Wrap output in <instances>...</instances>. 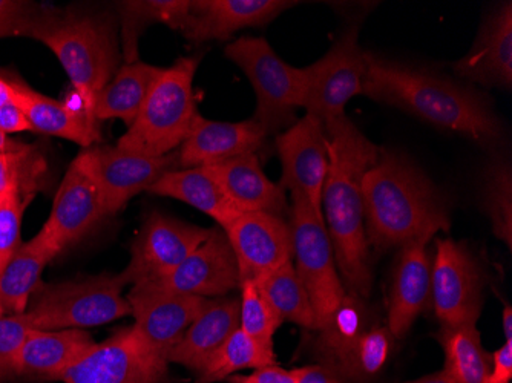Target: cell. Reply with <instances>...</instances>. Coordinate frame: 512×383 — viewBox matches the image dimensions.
<instances>
[{"label": "cell", "mask_w": 512, "mask_h": 383, "mask_svg": "<svg viewBox=\"0 0 512 383\" xmlns=\"http://www.w3.org/2000/svg\"><path fill=\"white\" fill-rule=\"evenodd\" d=\"M362 94L401 109L440 131L468 138L477 145H499L505 137L500 118L485 94L430 69L365 54Z\"/></svg>", "instance_id": "obj_1"}, {"label": "cell", "mask_w": 512, "mask_h": 383, "mask_svg": "<svg viewBox=\"0 0 512 383\" xmlns=\"http://www.w3.org/2000/svg\"><path fill=\"white\" fill-rule=\"evenodd\" d=\"M324 128L329 172L322 190V217L345 292L367 301L373 275L365 232L362 180L378 160L381 148L368 140L347 115Z\"/></svg>", "instance_id": "obj_2"}, {"label": "cell", "mask_w": 512, "mask_h": 383, "mask_svg": "<svg viewBox=\"0 0 512 383\" xmlns=\"http://www.w3.org/2000/svg\"><path fill=\"white\" fill-rule=\"evenodd\" d=\"M362 195L368 246L378 252L450 230L444 194L398 152L381 149L378 160L364 175Z\"/></svg>", "instance_id": "obj_3"}, {"label": "cell", "mask_w": 512, "mask_h": 383, "mask_svg": "<svg viewBox=\"0 0 512 383\" xmlns=\"http://www.w3.org/2000/svg\"><path fill=\"white\" fill-rule=\"evenodd\" d=\"M31 39L53 51L88 117L119 62L114 25L106 17L43 7Z\"/></svg>", "instance_id": "obj_4"}, {"label": "cell", "mask_w": 512, "mask_h": 383, "mask_svg": "<svg viewBox=\"0 0 512 383\" xmlns=\"http://www.w3.org/2000/svg\"><path fill=\"white\" fill-rule=\"evenodd\" d=\"M200 60L197 56L181 57L163 69L142 112L120 137L117 148L145 157H163L183 145L200 114L194 95Z\"/></svg>", "instance_id": "obj_5"}, {"label": "cell", "mask_w": 512, "mask_h": 383, "mask_svg": "<svg viewBox=\"0 0 512 383\" xmlns=\"http://www.w3.org/2000/svg\"><path fill=\"white\" fill-rule=\"evenodd\" d=\"M125 278L88 276L59 284H40L31 296L25 316L33 330H85L131 316L123 295Z\"/></svg>", "instance_id": "obj_6"}, {"label": "cell", "mask_w": 512, "mask_h": 383, "mask_svg": "<svg viewBox=\"0 0 512 383\" xmlns=\"http://www.w3.org/2000/svg\"><path fill=\"white\" fill-rule=\"evenodd\" d=\"M224 54L252 83L256 95L253 120L266 135L290 128L296 111L306 103V68L284 62L263 37H240L226 46Z\"/></svg>", "instance_id": "obj_7"}, {"label": "cell", "mask_w": 512, "mask_h": 383, "mask_svg": "<svg viewBox=\"0 0 512 383\" xmlns=\"http://www.w3.org/2000/svg\"><path fill=\"white\" fill-rule=\"evenodd\" d=\"M293 266L309 293L319 319V327L341 304L345 292L324 217L318 215L307 198L292 192Z\"/></svg>", "instance_id": "obj_8"}, {"label": "cell", "mask_w": 512, "mask_h": 383, "mask_svg": "<svg viewBox=\"0 0 512 383\" xmlns=\"http://www.w3.org/2000/svg\"><path fill=\"white\" fill-rule=\"evenodd\" d=\"M485 276L467 244L436 239L431 262V304L442 327L477 325L482 313Z\"/></svg>", "instance_id": "obj_9"}, {"label": "cell", "mask_w": 512, "mask_h": 383, "mask_svg": "<svg viewBox=\"0 0 512 383\" xmlns=\"http://www.w3.org/2000/svg\"><path fill=\"white\" fill-rule=\"evenodd\" d=\"M359 28L350 27L318 62L306 66L307 114L327 125L344 117L345 106L362 94L367 59L358 42Z\"/></svg>", "instance_id": "obj_10"}, {"label": "cell", "mask_w": 512, "mask_h": 383, "mask_svg": "<svg viewBox=\"0 0 512 383\" xmlns=\"http://www.w3.org/2000/svg\"><path fill=\"white\" fill-rule=\"evenodd\" d=\"M169 364L132 327L96 344L62 376L63 383H169Z\"/></svg>", "instance_id": "obj_11"}, {"label": "cell", "mask_w": 512, "mask_h": 383, "mask_svg": "<svg viewBox=\"0 0 512 383\" xmlns=\"http://www.w3.org/2000/svg\"><path fill=\"white\" fill-rule=\"evenodd\" d=\"M211 233L212 229L152 213L132 244L131 261L122 272L126 284H145L165 278Z\"/></svg>", "instance_id": "obj_12"}, {"label": "cell", "mask_w": 512, "mask_h": 383, "mask_svg": "<svg viewBox=\"0 0 512 383\" xmlns=\"http://www.w3.org/2000/svg\"><path fill=\"white\" fill-rule=\"evenodd\" d=\"M103 218H106L105 207L91 151L83 149L66 171L54 198L50 218L42 229L63 252L80 241Z\"/></svg>", "instance_id": "obj_13"}, {"label": "cell", "mask_w": 512, "mask_h": 383, "mask_svg": "<svg viewBox=\"0 0 512 383\" xmlns=\"http://www.w3.org/2000/svg\"><path fill=\"white\" fill-rule=\"evenodd\" d=\"M281 161L279 186L298 192L322 217V190L329 172V151L324 125L306 114L276 137Z\"/></svg>", "instance_id": "obj_14"}, {"label": "cell", "mask_w": 512, "mask_h": 383, "mask_svg": "<svg viewBox=\"0 0 512 383\" xmlns=\"http://www.w3.org/2000/svg\"><path fill=\"white\" fill-rule=\"evenodd\" d=\"M223 232L234 250L241 282H256L293 261L292 227L284 217L243 212Z\"/></svg>", "instance_id": "obj_15"}, {"label": "cell", "mask_w": 512, "mask_h": 383, "mask_svg": "<svg viewBox=\"0 0 512 383\" xmlns=\"http://www.w3.org/2000/svg\"><path fill=\"white\" fill-rule=\"evenodd\" d=\"M149 289L172 295L223 298L240 289V272L234 250L221 227L212 229L211 236L181 262L174 272L154 282H145Z\"/></svg>", "instance_id": "obj_16"}, {"label": "cell", "mask_w": 512, "mask_h": 383, "mask_svg": "<svg viewBox=\"0 0 512 383\" xmlns=\"http://www.w3.org/2000/svg\"><path fill=\"white\" fill-rule=\"evenodd\" d=\"M102 192L106 217L119 213L131 198L148 192L163 175L180 169L178 151L163 157H145L117 146L89 148Z\"/></svg>", "instance_id": "obj_17"}, {"label": "cell", "mask_w": 512, "mask_h": 383, "mask_svg": "<svg viewBox=\"0 0 512 383\" xmlns=\"http://www.w3.org/2000/svg\"><path fill=\"white\" fill-rule=\"evenodd\" d=\"M126 299L135 330L146 345L166 361L172 348L209 302L200 296L157 292L146 285H132Z\"/></svg>", "instance_id": "obj_18"}, {"label": "cell", "mask_w": 512, "mask_h": 383, "mask_svg": "<svg viewBox=\"0 0 512 383\" xmlns=\"http://www.w3.org/2000/svg\"><path fill=\"white\" fill-rule=\"evenodd\" d=\"M434 236L422 235L401 247L388 302L387 328L393 338H405L414 321L430 305L431 258L428 247Z\"/></svg>", "instance_id": "obj_19"}, {"label": "cell", "mask_w": 512, "mask_h": 383, "mask_svg": "<svg viewBox=\"0 0 512 383\" xmlns=\"http://www.w3.org/2000/svg\"><path fill=\"white\" fill-rule=\"evenodd\" d=\"M293 5L286 0H194L181 34L197 45L223 42L237 31L267 25Z\"/></svg>", "instance_id": "obj_20"}, {"label": "cell", "mask_w": 512, "mask_h": 383, "mask_svg": "<svg viewBox=\"0 0 512 383\" xmlns=\"http://www.w3.org/2000/svg\"><path fill=\"white\" fill-rule=\"evenodd\" d=\"M460 79L485 88L512 86V5H499L482 23L476 42L467 56L453 63Z\"/></svg>", "instance_id": "obj_21"}, {"label": "cell", "mask_w": 512, "mask_h": 383, "mask_svg": "<svg viewBox=\"0 0 512 383\" xmlns=\"http://www.w3.org/2000/svg\"><path fill=\"white\" fill-rule=\"evenodd\" d=\"M266 132L250 118L246 122H212L198 114L191 134L177 149L180 169L206 167L240 155L256 154Z\"/></svg>", "instance_id": "obj_22"}, {"label": "cell", "mask_w": 512, "mask_h": 383, "mask_svg": "<svg viewBox=\"0 0 512 383\" xmlns=\"http://www.w3.org/2000/svg\"><path fill=\"white\" fill-rule=\"evenodd\" d=\"M204 169L240 212H267L284 217L289 210L286 190L267 178L256 154L240 155Z\"/></svg>", "instance_id": "obj_23"}, {"label": "cell", "mask_w": 512, "mask_h": 383, "mask_svg": "<svg viewBox=\"0 0 512 383\" xmlns=\"http://www.w3.org/2000/svg\"><path fill=\"white\" fill-rule=\"evenodd\" d=\"M94 339L85 330H31L20 353L17 379L57 382L92 347Z\"/></svg>", "instance_id": "obj_24"}, {"label": "cell", "mask_w": 512, "mask_h": 383, "mask_svg": "<svg viewBox=\"0 0 512 383\" xmlns=\"http://www.w3.org/2000/svg\"><path fill=\"white\" fill-rule=\"evenodd\" d=\"M237 328H240V299L226 296L209 299L168 354V364L181 365L197 374Z\"/></svg>", "instance_id": "obj_25"}, {"label": "cell", "mask_w": 512, "mask_h": 383, "mask_svg": "<svg viewBox=\"0 0 512 383\" xmlns=\"http://www.w3.org/2000/svg\"><path fill=\"white\" fill-rule=\"evenodd\" d=\"M13 85V102L25 112L34 131L74 141L83 149L100 140L96 120L88 117L80 103L57 102L22 83Z\"/></svg>", "instance_id": "obj_26"}, {"label": "cell", "mask_w": 512, "mask_h": 383, "mask_svg": "<svg viewBox=\"0 0 512 383\" xmlns=\"http://www.w3.org/2000/svg\"><path fill=\"white\" fill-rule=\"evenodd\" d=\"M60 253L43 229L27 243L20 244L0 279V318L27 311L31 296L42 284L43 270Z\"/></svg>", "instance_id": "obj_27"}, {"label": "cell", "mask_w": 512, "mask_h": 383, "mask_svg": "<svg viewBox=\"0 0 512 383\" xmlns=\"http://www.w3.org/2000/svg\"><path fill=\"white\" fill-rule=\"evenodd\" d=\"M163 69L140 60L120 66L119 71L97 94L92 109L96 122L119 118L131 128Z\"/></svg>", "instance_id": "obj_28"}, {"label": "cell", "mask_w": 512, "mask_h": 383, "mask_svg": "<svg viewBox=\"0 0 512 383\" xmlns=\"http://www.w3.org/2000/svg\"><path fill=\"white\" fill-rule=\"evenodd\" d=\"M148 192L189 204L211 217L221 229L243 213L226 197L217 181L204 167L168 172Z\"/></svg>", "instance_id": "obj_29"}, {"label": "cell", "mask_w": 512, "mask_h": 383, "mask_svg": "<svg viewBox=\"0 0 512 383\" xmlns=\"http://www.w3.org/2000/svg\"><path fill=\"white\" fill-rule=\"evenodd\" d=\"M370 327L367 301L347 293L338 308L316 330L313 350L321 361L319 365L332 370L342 354Z\"/></svg>", "instance_id": "obj_30"}, {"label": "cell", "mask_w": 512, "mask_h": 383, "mask_svg": "<svg viewBox=\"0 0 512 383\" xmlns=\"http://www.w3.org/2000/svg\"><path fill=\"white\" fill-rule=\"evenodd\" d=\"M437 339L444 348V371L454 383H486L491 354L482 345L477 325L442 327Z\"/></svg>", "instance_id": "obj_31"}, {"label": "cell", "mask_w": 512, "mask_h": 383, "mask_svg": "<svg viewBox=\"0 0 512 383\" xmlns=\"http://www.w3.org/2000/svg\"><path fill=\"white\" fill-rule=\"evenodd\" d=\"M191 0H132L120 2L123 54L125 62L138 60V39L152 23H163L175 31H183L191 13Z\"/></svg>", "instance_id": "obj_32"}, {"label": "cell", "mask_w": 512, "mask_h": 383, "mask_svg": "<svg viewBox=\"0 0 512 383\" xmlns=\"http://www.w3.org/2000/svg\"><path fill=\"white\" fill-rule=\"evenodd\" d=\"M255 284L283 322H292L304 330H318V315L293 261L258 279Z\"/></svg>", "instance_id": "obj_33"}, {"label": "cell", "mask_w": 512, "mask_h": 383, "mask_svg": "<svg viewBox=\"0 0 512 383\" xmlns=\"http://www.w3.org/2000/svg\"><path fill=\"white\" fill-rule=\"evenodd\" d=\"M275 364V351L261 347L249 334L237 328L198 371L197 383L221 382L240 371Z\"/></svg>", "instance_id": "obj_34"}, {"label": "cell", "mask_w": 512, "mask_h": 383, "mask_svg": "<svg viewBox=\"0 0 512 383\" xmlns=\"http://www.w3.org/2000/svg\"><path fill=\"white\" fill-rule=\"evenodd\" d=\"M391 342H393V336L388 328L371 325L353 342L352 347L342 354L341 359L330 371L338 377H345L355 382H367L387 364L391 353Z\"/></svg>", "instance_id": "obj_35"}, {"label": "cell", "mask_w": 512, "mask_h": 383, "mask_svg": "<svg viewBox=\"0 0 512 383\" xmlns=\"http://www.w3.org/2000/svg\"><path fill=\"white\" fill-rule=\"evenodd\" d=\"M483 212L490 218L494 235L512 249V169L499 157L486 164L482 178Z\"/></svg>", "instance_id": "obj_36"}, {"label": "cell", "mask_w": 512, "mask_h": 383, "mask_svg": "<svg viewBox=\"0 0 512 383\" xmlns=\"http://www.w3.org/2000/svg\"><path fill=\"white\" fill-rule=\"evenodd\" d=\"M46 164L34 146L0 152V200L19 195L30 203L45 178Z\"/></svg>", "instance_id": "obj_37"}, {"label": "cell", "mask_w": 512, "mask_h": 383, "mask_svg": "<svg viewBox=\"0 0 512 383\" xmlns=\"http://www.w3.org/2000/svg\"><path fill=\"white\" fill-rule=\"evenodd\" d=\"M240 328L261 347L273 350V338L284 324L255 282H241Z\"/></svg>", "instance_id": "obj_38"}, {"label": "cell", "mask_w": 512, "mask_h": 383, "mask_svg": "<svg viewBox=\"0 0 512 383\" xmlns=\"http://www.w3.org/2000/svg\"><path fill=\"white\" fill-rule=\"evenodd\" d=\"M31 330L25 313L0 318V383L17 377L20 353Z\"/></svg>", "instance_id": "obj_39"}, {"label": "cell", "mask_w": 512, "mask_h": 383, "mask_svg": "<svg viewBox=\"0 0 512 383\" xmlns=\"http://www.w3.org/2000/svg\"><path fill=\"white\" fill-rule=\"evenodd\" d=\"M27 204L19 195L0 200V279L22 244L20 229Z\"/></svg>", "instance_id": "obj_40"}, {"label": "cell", "mask_w": 512, "mask_h": 383, "mask_svg": "<svg viewBox=\"0 0 512 383\" xmlns=\"http://www.w3.org/2000/svg\"><path fill=\"white\" fill-rule=\"evenodd\" d=\"M45 5L23 0H0V39L28 37L42 16Z\"/></svg>", "instance_id": "obj_41"}, {"label": "cell", "mask_w": 512, "mask_h": 383, "mask_svg": "<svg viewBox=\"0 0 512 383\" xmlns=\"http://www.w3.org/2000/svg\"><path fill=\"white\" fill-rule=\"evenodd\" d=\"M229 383H296L295 370H286L279 365L256 368L250 374H234Z\"/></svg>", "instance_id": "obj_42"}, {"label": "cell", "mask_w": 512, "mask_h": 383, "mask_svg": "<svg viewBox=\"0 0 512 383\" xmlns=\"http://www.w3.org/2000/svg\"><path fill=\"white\" fill-rule=\"evenodd\" d=\"M512 380V341L491 354V371L486 383H511Z\"/></svg>", "instance_id": "obj_43"}, {"label": "cell", "mask_w": 512, "mask_h": 383, "mask_svg": "<svg viewBox=\"0 0 512 383\" xmlns=\"http://www.w3.org/2000/svg\"><path fill=\"white\" fill-rule=\"evenodd\" d=\"M28 131H34L33 126L16 103H7L0 108V132L10 135Z\"/></svg>", "instance_id": "obj_44"}, {"label": "cell", "mask_w": 512, "mask_h": 383, "mask_svg": "<svg viewBox=\"0 0 512 383\" xmlns=\"http://www.w3.org/2000/svg\"><path fill=\"white\" fill-rule=\"evenodd\" d=\"M295 373L296 383H342L333 371L322 365L295 368Z\"/></svg>", "instance_id": "obj_45"}, {"label": "cell", "mask_w": 512, "mask_h": 383, "mask_svg": "<svg viewBox=\"0 0 512 383\" xmlns=\"http://www.w3.org/2000/svg\"><path fill=\"white\" fill-rule=\"evenodd\" d=\"M27 146V143H23V141L11 140L8 135H5L4 132H0V152H13L19 151V149H23Z\"/></svg>", "instance_id": "obj_46"}, {"label": "cell", "mask_w": 512, "mask_h": 383, "mask_svg": "<svg viewBox=\"0 0 512 383\" xmlns=\"http://www.w3.org/2000/svg\"><path fill=\"white\" fill-rule=\"evenodd\" d=\"M13 94V82H8V80H4L0 77V108L7 105V103L13 102Z\"/></svg>", "instance_id": "obj_47"}, {"label": "cell", "mask_w": 512, "mask_h": 383, "mask_svg": "<svg viewBox=\"0 0 512 383\" xmlns=\"http://www.w3.org/2000/svg\"><path fill=\"white\" fill-rule=\"evenodd\" d=\"M502 328L505 341H512V308L506 305L502 313Z\"/></svg>", "instance_id": "obj_48"}, {"label": "cell", "mask_w": 512, "mask_h": 383, "mask_svg": "<svg viewBox=\"0 0 512 383\" xmlns=\"http://www.w3.org/2000/svg\"><path fill=\"white\" fill-rule=\"evenodd\" d=\"M410 383H454L453 380L448 377V374L444 370L437 371V373L428 374V376L422 377V379L414 380Z\"/></svg>", "instance_id": "obj_49"}]
</instances>
